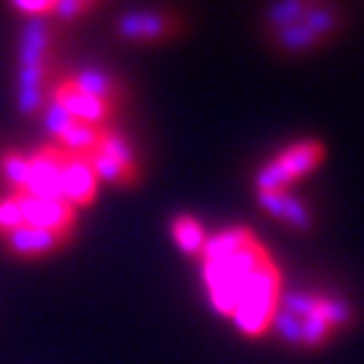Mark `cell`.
Masks as SVG:
<instances>
[{
  "label": "cell",
  "mask_w": 364,
  "mask_h": 364,
  "mask_svg": "<svg viewBox=\"0 0 364 364\" xmlns=\"http://www.w3.org/2000/svg\"><path fill=\"white\" fill-rule=\"evenodd\" d=\"M208 305L246 338L273 329L281 291V270L273 254L248 227H227L208 235L200 257Z\"/></svg>",
  "instance_id": "cell-1"
},
{
  "label": "cell",
  "mask_w": 364,
  "mask_h": 364,
  "mask_svg": "<svg viewBox=\"0 0 364 364\" xmlns=\"http://www.w3.org/2000/svg\"><path fill=\"white\" fill-rule=\"evenodd\" d=\"M30 159V181L25 192L46 200H63L70 208H87L97 200L100 181L84 156L68 151L63 146L46 144L38 151L27 154Z\"/></svg>",
  "instance_id": "cell-2"
},
{
  "label": "cell",
  "mask_w": 364,
  "mask_h": 364,
  "mask_svg": "<svg viewBox=\"0 0 364 364\" xmlns=\"http://www.w3.org/2000/svg\"><path fill=\"white\" fill-rule=\"evenodd\" d=\"M351 318V305L343 299L311 294V291H294V294H284L278 302L273 329L289 346L318 348Z\"/></svg>",
  "instance_id": "cell-3"
},
{
  "label": "cell",
  "mask_w": 364,
  "mask_h": 364,
  "mask_svg": "<svg viewBox=\"0 0 364 364\" xmlns=\"http://www.w3.org/2000/svg\"><path fill=\"white\" fill-rule=\"evenodd\" d=\"M52 46V25L49 19H25L19 33V73H16V105L19 111L33 117L46 103V63Z\"/></svg>",
  "instance_id": "cell-4"
},
{
  "label": "cell",
  "mask_w": 364,
  "mask_h": 364,
  "mask_svg": "<svg viewBox=\"0 0 364 364\" xmlns=\"http://www.w3.org/2000/svg\"><path fill=\"white\" fill-rule=\"evenodd\" d=\"M326 149L313 138L297 141V144L281 149L273 159H267L257 176H254V189L257 192H289L291 183L305 178L308 173L324 162Z\"/></svg>",
  "instance_id": "cell-5"
},
{
  "label": "cell",
  "mask_w": 364,
  "mask_h": 364,
  "mask_svg": "<svg viewBox=\"0 0 364 364\" xmlns=\"http://www.w3.org/2000/svg\"><path fill=\"white\" fill-rule=\"evenodd\" d=\"M84 159H87L90 168L95 170L97 181L114 183V186H130V183H135L138 176H141L135 149H132V144L127 141V135H122V132L114 130V127H103L97 146H95Z\"/></svg>",
  "instance_id": "cell-6"
},
{
  "label": "cell",
  "mask_w": 364,
  "mask_h": 364,
  "mask_svg": "<svg viewBox=\"0 0 364 364\" xmlns=\"http://www.w3.org/2000/svg\"><path fill=\"white\" fill-rule=\"evenodd\" d=\"M19 210H22V227H33V230H43V232L60 235V237H70L76 230V208H70L63 200H46V197L36 195H16Z\"/></svg>",
  "instance_id": "cell-7"
},
{
  "label": "cell",
  "mask_w": 364,
  "mask_h": 364,
  "mask_svg": "<svg viewBox=\"0 0 364 364\" xmlns=\"http://www.w3.org/2000/svg\"><path fill=\"white\" fill-rule=\"evenodd\" d=\"M338 25V16L332 9H324V6H311L308 14L297 19L294 25H287L281 30H275V41L287 49V52H305V49H313L318 46L321 41L335 30Z\"/></svg>",
  "instance_id": "cell-8"
},
{
  "label": "cell",
  "mask_w": 364,
  "mask_h": 364,
  "mask_svg": "<svg viewBox=\"0 0 364 364\" xmlns=\"http://www.w3.org/2000/svg\"><path fill=\"white\" fill-rule=\"evenodd\" d=\"M46 100L54 103L57 108H63L73 122L92 124V127H105L111 114H114V105L103 103V100H97V97H90V95H84V92H78L68 78L57 81L52 90L46 92Z\"/></svg>",
  "instance_id": "cell-9"
},
{
  "label": "cell",
  "mask_w": 364,
  "mask_h": 364,
  "mask_svg": "<svg viewBox=\"0 0 364 364\" xmlns=\"http://www.w3.org/2000/svg\"><path fill=\"white\" fill-rule=\"evenodd\" d=\"M176 19L165 11H130L117 19V36L130 43H154L173 36Z\"/></svg>",
  "instance_id": "cell-10"
},
{
  "label": "cell",
  "mask_w": 364,
  "mask_h": 364,
  "mask_svg": "<svg viewBox=\"0 0 364 364\" xmlns=\"http://www.w3.org/2000/svg\"><path fill=\"white\" fill-rule=\"evenodd\" d=\"M257 203L264 213H270L273 219L284 221L287 227L297 232H308L313 227V213L308 205L291 192H257Z\"/></svg>",
  "instance_id": "cell-11"
},
{
  "label": "cell",
  "mask_w": 364,
  "mask_h": 364,
  "mask_svg": "<svg viewBox=\"0 0 364 364\" xmlns=\"http://www.w3.org/2000/svg\"><path fill=\"white\" fill-rule=\"evenodd\" d=\"M3 243L11 251L16 259H43L60 251V246L65 243V237L43 230H33V227H19L14 232L3 235Z\"/></svg>",
  "instance_id": "cell-12"
},
{
  "label": "cell",
  "mask_w": 364,
  "mask_h": 364,
  "mask_svg": "<svg viewBox=\"0 0 364 364\" xmlns=\"http://www.w3.org/2000/svg\"><path fill=\"white\" fill-rule=\"evenodd\" d=\"M208 235L210 232L205 230V224L197 216H192V213H181V216H176V219L170 221V237H173L176 248L181 254H186V257H192V259L203 257Z\"/></svg>",
  "instance_id": "cell-13"
},
{
  "label": "cell",
  "mask_w": 364,
  "mask_h": 364,
  "mask_svg": "<svg viewBox=\"0 0 364 364\" xmlns=\"http://www.w3.org/2000/svg\"><path fill=\"white\" fill-rule=\"evenodd\" d=\"M68 81L76 87L78 92L90 95V97H97L103 103L117 105L119 97V81L108 70H100V68H81L76 73H70Z\"/></svg>",
  "instance_id": "cell-14"
},
{
  "label": "cell",
  "mask_w": 364,
  "mask_h": 364,
  "mask_svg": "<svg viewBox=\"0 0 364 364\" xmlns=\"http://www.w3.org/2000/svg\"><path fill=\"white\" fill-rule=\"evenodd\" d=\"M0 176L11 186V192H25L30 181V159L22 151H6L0 156Z\"/></svg>",
  "instance_id": "cell-15"
},
{
  "label": "cell",
  "mask_w": 364,
  "mask_h": 364,
  "mask_svg": "<svg viewBox=\"0 0 364 364\" xmlns=\"http://www.w3.org/2000/svg\"><path fill=\"white\" fill-rule=\"evenodd\" d=\"M308 3H281V6H273L270 11H267V22L275 27V30H281V27L287 25H294L297 19H302L305 14H308Z\"/></svg>",
  "instance_id": "cell-16"
},
{
  "label": "cell",
  "mask_w": 364,
  "mask_h": 364,
  "mask_svg": "<svg viewBox=\"0 0 364 364\" xmlns=\"http://www.w3.org/2000/svg\"><path fill=\"white\" fill-rule=\"evenodd\" d=\"M19 227H22V210H19L16 197L9 192V195L0 197V237L19 230Z\"/></svg>",
  "instance_id": "cell-17"
},
{
  "label": "cell",
  "mask_w": 364,
  "mask_h": 364,
  "mask_svg": "<svg viewBox=\"0 0 364 364\" xmlns=\"http://www.w3.org/2000/svg\"><path fill=\"white\" fill-rule=\"evenodd\" d=\"M95 9H97L95 3H81V0H60V3H54L52 16H57L60 22H73V19L84 16V14H92Z\"/></svg>",
  "instance_id": "cell-18"
}]
</instances>
